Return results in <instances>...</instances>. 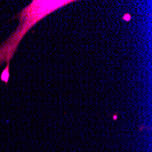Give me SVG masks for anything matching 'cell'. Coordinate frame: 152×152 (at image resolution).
I'll return each mask as SVG.
<instances>
[{"label": "cell", "mask_w": 152, "mask_h": 152, "mask_svg": "<svg viewBox=\"0 0 152 152\" xmlns=\"http://www.w3.org/2000/svg\"><path fill=\"white\" fill-rule=\"evenodd\" d=\"M1 79L5 82V83H8V79H9V64H8V66L6 67L5 70L3 71L2 75H1Z\"/></svg>", "instance_id": "2"}, {"label": "cell", "mask_w": 152, "mask_h": 152, "mask_svg": "<svg viewBox=\"0 0 152 152\" xmlns=\"http://www.w3.org/2000/svg\"><path fill=\"white\" fill-rule=\"evenodd\" d=\"M73 0H35L19 14L20 24L12 36L0 46V65L9 64L23 36L35 24L55 10L73 3Z\"/></svg>", "instance_id": "1"}]
</instances>
